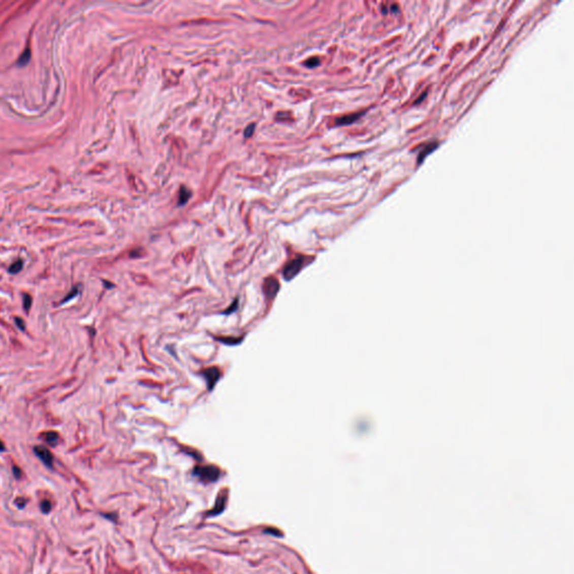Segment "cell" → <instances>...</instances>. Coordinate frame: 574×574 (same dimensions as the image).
I'll return each instance as SVG.
<instances>
[{"mask_svg":"<svg viewBox=\"0 0 574 574\" xmlns=\"http://www.w3.org/2000/svg\"><path fill=\"white\" fill-rule=\"evenodd\" d=\"M193 475L202 481L204 484L214 483L219 479L220 470L213 465H205V467H197L193 470Z\"/></svg>","mask_w":574,"mask_h":574,"instance_id":"obj_1","label":"cell"},{"mask_svg":"<svg viewBox=\"0 0 574 574\" xmlns=\"http://www.w3.org/2000/svg\"><path fill=\"white\" fill-rule=\"evenodd\" d=\"M303 264H304V259H303L302 257L295 258L292 262H290L284 268V272H283L284 277L286 279L293 278L294 276H296V274L299 273L301 268L303 267Z\"/></svg>","mask_w":574,"mask_h":574,"instance_id":"obj_2","label":"cell"},{"mask_svg":"<svg viewBox=\"0 0 574 574\" xmlns=\"http://www.w3.org/2000/svg\"><path fill=\"white\" fill-rule=\"evenodd\" d=\"M34 452L37 457L40 458L41 461L44 463L47 467H52L53 465V456L52 453L50 452L48 449H46L45 447H35L34 448Z\"/></svg>","mask_w":574,"mask_h":574,"instance_id":"obj_3","label":"cell"},{"mask_svg":"<svg viewBox=\"0 0 574 574\" xmlns=\"http://www.w3.org/2000/svg\"><path fill=\"white\" fill-rule=\"evenodd\" d=\"M226 502H227V494H225V492H221V494H220L219 497H218V499H216L215 506L213 507V509H211V511H209V513L207 514V515H208V516H216V515H219V514H221L222 512L225 511Z\"/></svg>","mask_w":574,"mask_h":574,"instance_id":"obj_4","label":"cell"},{"mask_svg":"<svg viewBox=\"0 0 574 574\" xmlns=\"http://www.w3.org/2000/svg\"><path fill=\"white\" fill-rule=\"evenodd\" d=\"M278 290V284H277V280L276 279H267L266 283L264 285V291H265V294L267 295V297H274L276 295V292Z\"/></svg>","mask_w":574,"mask_h":574,"instance_id":"obj_5","label":"cell"},{"mask_svg":"<svg viewBox=\"0 0 574 574\" xmlns=\"http://www.w3.org/2000/svg\"><path fill=\"white\" fill-rule=\"evenodd\" d=\"M219 370L215 369V368H211V369H208L204 371V377L207 378L208 384H209V388H213L214 384L216 382L219 378Z\"/></svg>","mask_w":574,"mask_h":574,"instance_id":"obj_6","label":"cell"},{"mask_svg":"<svg viewBox=\"0 0 574 574\" xmlns=\"http://www.w3.org/2000/svg\"><path fill=\"white\" fill-rule=\"evenodd\" d=\"M436 148H437V144H436V143L429 144V145H426L425 147L422 148L421 151H420V154H419V157H418V163L421 164L422 162H423V161L425 160V157H426L427 155H430V154L432 153V151L434 150V149H436Z\"/></svg>","mask_w":574,"mask_h":574,"instance_id":"obj_7","label":"cell"},{"mask_svg":"<svg viewBox=\"0 0 574 574\" xmlns=\"http://www.w3.org/2000/svg\"><path fill=\"white\" fill-rule=\"evenodd\" d=\"M362 113H353V115H349V116H345L342 118H339L335 123L338 124V126H345V124H350L355 121L358 120V119L361 117Z\"/></svg>","mask_w":574,"mask_h":574,"instance_id":"obj_8","label":"cell"},{"mask_svg":"<svg viewBox=\"0 0 574 574\" xmlns=\"http://www.w3.org/2000/svg\"><path fill=\"white\" fill-rule=\"evenodd\" d=\"M43 438L46 441V443L50 444V445H56L57 442H58V434L56 432H46L43 434Z\"/></svg>","mask_w":574,"mask_h":574,"instance_id":"obj_9","label":"cell"},{"mask_svg":"<svg viewBox=\"0 0 574 574\" xmlns=\"http://www.w3.org/2000/svg\"><path fill=\"white\" fill-rule=\"evenodd\" d=\"M189 197H191V192L187 191L186 187H181V191H180V201H178V204H185Z\"/></svg>","mask_w":574,"mask_h":574,"instance_id":"obj_10","label":"cell"},{"mask_svg":"<svg viewBox=\"0 0 574 574\" xmlns=\"http://www.w3.org/2000/svg\"><path fill=\"white\" fill-rule=\"evenodd\" d=\"M29 58H30V51L29 48H27V50L23 53V55L20 56L18 64L19 66H25V64H27V62L29 61Z\"/></svg>","mask_w":574,"mask_h":574,"instance_id":"obj_11","label":"cell"},{"mask_svg":"<svg viewBox=\"0 0 574 574\" xmlns=\"http://www.w3.org/2000/svg\"><path fill=\"white\" fill-rule=\"evenodd\" d=\"M21 268H23V262L18 261V262H16L12 265V267H10L9 272L12 274H17L18 272H20Z\"/></svg>","mask_w":574,"mask_h":574,"instance_id":"obj_12","label":"cell"},{"mask_svg":"<svg viewBox=\"0 0 574 574\" xmlns=\"http://www.w3.org/2000/svg\"><path fill=\"white\" fill-rule=\"evenodd\" d=\"M41 508H42V512H43V513H48V512H50L51 509H52L51 502L48 501V500H44V501L42 502Z\"/></svg>","mask_w":574,"mask_h":574,"instance_id":"obj_13","label":"cell"},{"mask_svg":"<svg viewBox=\"0 0 574 574\" xmlns=\"http://www.w3.org/2000/svg\"><path fill=\"white\" fill-rule=\"evenodd\" d=\"M305 64H306L307 67H310V68L317 67L318 64H320V59H318L317 57H313V58H311V59H308V61H306Z\"/></svg>","mask_w":574,"mask_h":574,"instance_id":"obj_14","label":"cell"},{"mask_svg":"<svg viewBox=\"0 0 574 574\" xmlns=\"http://www.w3.org/2000/svg\"><path fill=\"white\" fill-rule=\"evenodd\" d=\"M30 304H31V297L29 295H25L24 296V308L26 311L29 310Z\"/></svg>","mask_w":574,"mask_h":574,"instance_id":"obj_15","label":"cell"},{"mask_svg":"<svg viewBox=\"0 0 574 574\" xmlns=\"http://www.w3.org/2000/svg\"><path fill=\"white\" fill-rule=\"evenodd\" d=\"M253 131H254V124H250V126H249V127L246 129V131H245V136H246V137H250L251 135H252V133H253Z\"/></svg>","mask_w":574,"mask_h":574,"instance_id":"obj_16","label":"cell"},{"mask_svg":"<svg viewBox=\"0 0 574 574\" xmlns=\"http://www.w3.org/2000/svg\"><path fill=\"white\" fill-rule=\"evenodd\" d=\"M16 324H17L20 330H25V324H24V321L21 320V318H16Z\"/></svg>","mask_w":574,"mask_h":574,"instance_id":"obj_17","label":"cell"},{"mask_svg":"<svg viewBox=\"0 0 574 574\" xmlns=\"http://www.w3.org/2000/svg\"><path fill=\"white\" fill-rule=\"evenodd\" d=\"M5 450V447H4V443L0 441V451H4Z\"/></svg>","mask_w":574,"mask_h":574,"instance_id":"obj_18","label":"cell"}]
</instances>
